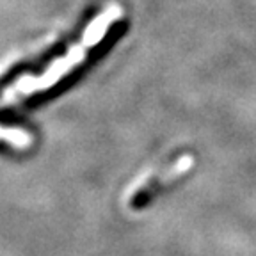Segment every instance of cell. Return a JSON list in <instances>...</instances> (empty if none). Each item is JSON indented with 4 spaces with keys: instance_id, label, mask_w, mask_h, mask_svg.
<instances>
[{
    "instance_id": "1",
    "label": "cell",
    "mask_w": 256,
    "mask_h": 256,
    "mask_svg": "<svg viewBox=\"0 0 256 256\" xmlns=\"http://www.w3.org/2000/svg\"><path fill=\"white\" fill-rule=\"evenodd\" d=\"M192 164H194V160H192L190 155H182L174 164L166 166L164 169L156 171L155 174H150L144 180L137 182L136 187L128 194V204H130V208L139 210V208L146 206L160 188L166 187V184H169V182H174L180 176H184L192 168Z\"/></svg>"
}]
</instances>
